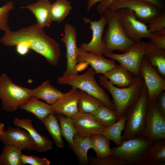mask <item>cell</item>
<instances>
[{
  "label": "cell",
  "instance_id": "cell-23",
  "mask_svg": "<svg viewBox=\"0 0 165 165\" xmlns=\"http://www.w3.org/2000/svg\"><path fill=\"white\" fill-rule=\"evenodd\" d=\"M32 96L38 99H42L47 103L52 105L63 94L53 86L48 79H46L41 85L31 89Z\"/></svg>",
  "mask_w": 165,
  "mask_h": 165
},
{
  "label": "cell",
  "instance_id": "cell-38",
  "mask_svg": "<svg viewBox=\"0 0 165 165\" xmlns=\"http://www.w3.org/2000/svg\"><path fill=\"white\" fill-rule=\"evenodd\" d=\"M21 161L22 165H49L50 163V161L46 158H40L34 155L23 154L21 155Z\"/></svg>",
  "mask_w": 165,
  "mask_h": 165
},
{
  "label": "cell",
  "instance_id": "cell-30",
  "mask_svg": "<svg viewBox=\"0 0 165 165\" xmlns=\"http://www.w3.org/2000/svg\"><path fill=\"white\" fill-rule=\"evenodd\" d=\"M21 151L14 146L4 145L0 155V165H22Z\"/></svg>",
  "mask_w": 165,
  "mask_h": 165
},
{
  "label": "cell",
  "instance_id": "cell-10",
  "mask_svg": "<svg viewBox=\"0 0 165 165\" xmlns=\"http://www.w3.org/2000/svg\"><path fill=\"white\" fill-rule=\"evenodd\" d=\"M124 8L134 12L139 20L145 24L160 14L159 8L145 0H115L106 9L116 11Z\"/></svg>",
  "mask_w": 165,
  "mask_h": 165
},
{
  "label": "cell",
  "instance_id": "cell-34",
  "mask_svg": "<svg viewBox=\"0 0 165 165\" xmlns=\"http://www.w3.org/2000/svg\"><path fill=\"white\" fill-rule=\"evenodd\" d=\"M147 59L151 64L157 68L158 73L165 77V50L151 55Z\"/></svg>",
  "mask_w": 165,
  "mask_h": 165
},
{
  "label": "cell",
  "instance_id": "cell-7",
  "mask_svg": "<svg viewBox=\"0 0 165 165\" xmlns=\"http://www.w3.org/2000/svg\"><path fill=\"white\" fill-rule=\"evenodd\" d=\"M31 90L15 84L6 73L0 75V99L6 112L16 111L32 96Z\"/></svg>",
  "mask_w": 165,
  "mask_h": 165
},
{
  "label": "cell",
  "instance_id": "cell-16",
  "mask_svg": "<svg viewBox=\"0 0 165 165\" xmlns=\"http://www.w3.org/2000/svg\"><path fill=\"white\" fill-rule=\"evenodd\" d=\"M80 94V90L73 87L67 92L64 93L51 105L54 113L72 118L78 112V103Z\"/></svg>",
  "mask_w": 165,
  "mask_h": 165
},
{
  "label": "cell",
  "instance_id": "cell-43",
  "mask_svg": "<svg viewBox=\"0 0 165 165\" xmlns=\"http://www.w3.org/2000/svg\"><path fill=\"white\" fill-rule=\"evenodd\" d=\"M104 0H88L87 2V12H89L92 7L96 3L102 2Z\"/></svg>",
  "mask_w": 165,
  "mask_h": 165
},
{
  "label": "cell",
  "instance_id": "cell-18",
  "mask_svg": "<svg viewBox=\"0 0 165 165\" xmlns=\"http://www.w3.org/2000/svg\"><path fill=\"white\" fill-rule=\"evenodd\" d=\"M103 54L83 51L79 47L77 63L90 64L94 70L95 74H102L110 70L117 65L115 60L105 58Z\"/></svg>",
  "mask_w": 165,
  "mask_h": 165
},
{
  "label": "cell",
  "instance_id": "cell-32",
  "mask_svg": "<svg viewBox=\"0 0 165 165\" xmlns=\"http://www.w3.org/2000/svg\"><path fill=\"white\" fill-rule=\"evenodd\" d=\"M92 114L96 120L105 127L109 126L119 119L115 110L104 105L99 107Z\"/></svg>",
  "mask_w": 165,
  "mask_h": 165
},
{
  "label": "cell",
  "instance_id": "cell-19",
  "mask_svg": "<svg viewBox=\"0 0 165 165\" xmlns=\"http://www.w3.org/2000/svg\"><path fill=\"white\" fill-rule=\"evenodd\" d=\"M14 125L25 130L29 133L35 145V150L39 153L46 152L53 149V143L46 137L39 134L32 125V121L29 119H20L15 117Z\"/></svg>",
  "mask_w": 165,
  "mask_h": 165
},
{
  "label": "cell",
  "instance_id": "cell-45",
  "mask_svg": "<svg viewBox=\"0 0 165 165\" xmlns=\"http://www.w3.org/2000/svg\"><path fill=\"white\" fill-rule=\"evenodd\" d=\"M1 43L2 42H1V41L0 40V52H1Z\"/></svg>",
  "mask_w": 165,
  "mask_h": 165
},
{
  "label": "cell",
  "instance_id": "cell-37",
  "mask_svg": "<svg viewBox=\"0 0 165 165\" xmlns=\"http://www.w3.org/2000/svg\"><path fill=\"white\" fill-rule=\"evenodd\" d=\"M88 163L91 165H126V162L112 156L104 158L88 155Z\"/></svg>",
  "mask_w": 165,
  "mask_h": 165
},
{
  "label": "cell",
  "instance_id": "cell-9",
  "mask_svg": "<svg viewBox=\"0 0 165 165\" xmlns=\"http://www.w3.org/2000/svg\"><path fill=\"white\" fill-rule=\"evenodd\" d=\"M150 141L165 139V117L158 109L156 101H149L145 127L141 136Z\"/></svg>",
  "mask_w": 165,
  "mask_h": 165
},
{
  "label": "cell",
  "instance_id": "cell-11",
  "mask_svg": "<svg viewBox=\"0 0 165 165\" xmlns=\"http://www.w3.org/2000/svg\"><path fill=\"white\" fill-rule=\"evenodd\" d=\"M117 10L124 31L129 38L136 42L143 38H149L151 33L149 32L147 26L137 19L134 12L126 8Z\"/></svg>",
  "mask_w": 165,
  "mask_h": 165
},
{
  "label": "cell",
  "instance_id": "cell-25",
  "mask_svg": "<svg viewBox=\"0 0 165 165\" xmlns=\"http://www.w3.org/2000/svg\"><path fill=\"white\" fill-rule=\"evenodd\" d=\"M38 99L32 96L19 108L33 114L42 122L48 115L55 114L53 112L51 105Z\"/></svg>",
  "mask_w": 165,
  "mask_h": 165
},
{
  "label": "cell",
  "instance_id": "cell-3",
  "mask_svg": "<svg viewBox=\"0 0 165 165\" xmlns=\"http://www.w3.org/2000/svg\"><path fill=\"white\" fill-rule=\"evenodd\" d=\"M102 15L105 18L108 27L102 40L105 45L104 54L119 50L123 53L128 50L135 43L127 36L123 29L117 10L106 9Z\"/></svg>",
  "mask_w": 165,
  "mask_h": 165
},
{
  "label": "cell",
  "instance_id": "cell-22",
  "mask_svg": "<svg viewBox=\"0 0 165 165\" xmlns=\"http://www.w3.org/2000/svg\"><path fill=\"white\" fill-rule=\"evenodd\" d=\"M165 165V139L155 141L147 149L142 165Z\"/></svg>",
  "mask_w": 165,
  "mask_h": 165
},
{
  "label": "cell",
  "instance_id": "cell-21",
  "mask_svg": "<svg viewBox=\"0 0 165 165\" xmlns=\"http://www.w3.org/2000/svg\"><path fill=\"white\" fill-rule=\"evenodd\" d=\"M112 84L120 88L128 87L134 82L135 78L133 74L121 64L103 74Z\"/></svg>",
  "mask_w": 165,
  "mask_h": 165
},
{
  "label": "cell",
  "instance_id": "cell-42",
  "mask_svg": "<svg viewBox=\"0 0 165 165\" xmlns=\"http://www.w3.org/2000/svg\"><path fill=\"white\" fill-rule=\"evenodd\" d=\"M15 46L16 52L20 55L24 56L26 55L30 50L27 44L24 42H20Z\"/></svg>",
  "mask_w": 165,
  "mask_h": 165
},
{
  "label": "cell",
  "instance_id": "cell-14",
  "mask_svg": "<svg viewBox=\"0 0 165 165\" xmlns=\"http://www.w3.org/2000/svg\"><path fill=\"white\" fill-rule=\"evenodd\" d=\"M83 20L86 23H89L90 28L92 31V37L89 43H81L79 48L85 51L104 54L105 49L102 36L104 28L107 24L105 18L102 15L98 20L91 21L90 19L86 17Z\"/></svg>",
  "mask_w": 165,
  "mask_h": 165
},
{
  "label": "cell",
  "instance_id": "cell-17",
  "mask_svg": "<svg viewBox=\"0 0 165 165\" xmlns=\"http://www.w3.org/2000/svg\"><path fill=\"white\" fill-rule=\"evenodd\" d=\"M72 118L77 133L82 136L101 134L106 128L91 113L78 112Z\"/></svg>",
  "mask_w": 165,
  "mask_h": 165
},
{
  "label": "cell",
  "instance_id": "cell-8",
  "mask_svg": "<svg viewBox=\"0 0 165 165\" xmlns=\"http://www.w3.org/2000/svg\"><path fill=\"white\" fill-rule=\"evenodd\" d=\"M154 142L141 137L123 141L119 145L111 148V156L124 161L126 165H142L147 149Z\"/></svg>",
  "mask_w": 165,
  "mask_h": 165
},
{
  "label": "cell",
  "instance_id": "cell-12",
  "mask_svg": "<svg viewBox=\"0 0 165 165\" xmlns=\"http://www.w3.org/2000/svg\"><path fill=\"white\" fill-rule=\"evenodd\" d=\"M140 75L146 86L149 101H156L159 95L165 90V79L144 58L142 62Z\"/></svg>",
  "mask_w": 165,
  "mask_h": 165
},
{
  "label": "cell",
  "instance_id": "cell-20",
  "mask_svg": "<svg viewBox=\"0 0 165 165\" xmlns=\"http://www.w3.org/2000/svg\"><path fill=\"white\" fill-rule=\"evenodd\" d=\"M51 4L49 0H38L21 8L28 9L31 11L36 18V24L43 28L50 27L52 21L50 12Z\"/></svg>",
  "mask_w": 165,
  "mask_h": 165
},
{
  "label": "cell",
  "instance_id": "cell-6",
  "mask_svg": "<svg viewBox=\"0 0 165 165\" xmlns=\"http://www.w3.org/2000/svg\"><path fill=\"white\" fill-rule=\"evenodd\" d=\"M162 50L150 41L145 42L141 40L135 42L128 50L122 54L112 52L104 55L111 59L118 61L134 76H138L140 75L143 59L147 58L151 55Z\"/></svg>",
  "mask_w": 165,
  "mask_h": 165
},
{
  "label": "cell",
  "instance_id": "cell-39",
  "mask_svg": "<svg viewBox=\"0 0 165 165\" xmlns=\"http://www.w3.org/2000/svg\"><path fill=\"white\" fill-rule=\"evenodd\" d=\"M115 0H104L98 5L97 7V10L99 14L102 15L104 10L108 6ZM152 3L159 9L162 7V4L160 0H145Z\"/></svg>",
  "mask_w": 165,
  "mask_h": 165
},
{
  "label": "cell",
  "instance_id": "cell-4",
  "mask_svg": "<svg viewBox=\"0 0 165 165\" xmlns=\"http://www.w3.org/2000/svg\"><path fill=\"white\" fill-rule=\"evenodd\" d=\"M95 74L94 70L91 67L81 75H62L57 78V82L59 84L69 85L84 91L97 98L105 106L115 110V105L108 95L96 81Z\"/></svg>",
  "mask_w": 165,
  "mask_h": 165
},
{
  "label": "cell",
  "instance_id": "cell-27",
  "mask_svg": "<svg viewBox=\"0 0 165 165\" xmlns=\"http://www.w3.org/2000/svg\"><path fill=\"white\" fill-rule=\"evenodd\" d=\"M127 119L126 113L116 122L106 127L101 134L113 141L117 146L119 145L122 142V133L124 129Z\"/></svg>",
  "mask_w": 165,
  "mask_h": 165
},
{
  "label": "cell",
  "instance_id": "cell-24",
  "mask_svg": "<svg viewBox=\"0 0 165 165\" xmlns=\"http://www.w3.org/2000/svg\"><path fill=\"white\" fill-rule=\"evenodd\" d=\"M90 137H83L77 133L75 136L73 143L68 145L77 157L80 165L88 164V152L91 148Z\"/></svg>",
  "mask_w": 165,
  "mask_h": 165
},
{
  "label": "cell",
  "instance_id": "cell-36",
  "mask_svg": "<svg viewBox=\"0 0 165 165\" xmlns=\"http://www.w3.org/2000/svg\"><path fill=\"white\" fill-rule=\"evenodd\" d=\"M14 8L13 2L9 1L0 7V30L4 32L10 30L8 25L10 12Z\"/></svg>",
  "mask_w": 165,
  "mask_h": 165
},
{
  "label": "cell",
  "instance_id": "cell-33",
  "mask_svg": "<svg viewBox=\"0 0 165 165\" xmlns=\"http://www.w3.org/2000/svg\"><path fill=\"white\" fill-rule=\"evenodd\" d=\"M56 116L60 122L62 136L68 145L72 144L75 136L77 133L72 118L62 114H57Z\"/></svg>",
  "mask_w": 165,
  "mask_h": 165
},
{
  "label": "cell",
  "instance_id": "cell-41",
  "mask_svg": "<svg viewBox=\"0 0 165 165\" xmlns=\"http://www.w3.org/2000/svg\"><path fill=\"white\" fill-rule=\"evenodd\" d=\"M156 102L158 108L161 114L165 117V91H162L157 97Z\"/></svg>",
  "mask_w": 165,
  "mask_h": 165
},
{
  "label": "cell",
  "instance_id": "cell-1",
  "mask_svg": "<svg viewBox=\"0 0 165 165\" xmlns=\"http://www.w3.org/2000/svg\"><path fill=\"white\" fill-rule=\"evenodd\" d=\"M0 40L6 46H16L24 42L30 49L43 56L51 65L56 66L58 64L61 55L58 43L45 33L43 28L36 24L18 31L5 32Z\"/></svg>",
  "mask_w": 165,
  "mask_h": 165
},
{
  "label": "cell",
  "instance_id": "cell-28",
  "mask_svg": "<svg viewBox=\"0 0 165 165\" xmlns=\"http://www.w3.org/2000/svg\"><path fill=\"white\" fill-rule=\"evenodd\" d=\"M91 148L95 152L96 157L104 158L111 156L110 140L102 134H97L90 136Z\"/></svg>",
  "mask_w": 165,
  "mask_h": 165
},
{
  "label": "cell",
  "instance_id": "cell-15",
  "mask_svg": "<svg viewBox=\"0 0 165 165\" xmlns=\"http://www.w3.org/2000/svg\"><path fill=\"white\" fill-rule=\"evenodd\" d=\"M0 141L4 145L13 146L21 150H35V143L29 133L18 127H8L0 135Z\"/></svg>",
  "mask_w": 165,
  "mask_h": 165
},
{
  "label": "cell",
  "instance_id": "cell-26",
  "mask_svg": "<svg viewBox=\"0 0 165 165\" xmlns=\"http://www.w3.org/2000/svg\"><path fill=\"white\" fill-rule=\"evenodd\" d=\"M55 115L54 114H49L44 118L42 122L43 123L56 146L59 148H63L64 143L57 119Z\"/></svg>",
  "mask_w": 165,
  "mask_h": 165
},
{
  "label": "cell",
  "instance_id": "cell-29",
  "mask_svg": "<svg viewBox=\"0 0 165 165\" xmlns=\"http://www.w3.org/2000/svg\"><path fill=\"white\" fill-rule=\"evenodd\" d=\"M80 91L77 106L79 112L93 114L99 107L104 105L93 96L83 91Z\"/></svg>",
  "mask_w": 165,
  "mask_h": 165
},
{
  "label": "cell",
  "instance_id": "cell-2",
  "mask_svg": "<svg viewBox=\"0 0 165 165\" xmlns=\"http://www.w3.org/2000/svg\"><path fill=\"white\" fill-rule=\"evenodd\" d=\"M99 82L100 86L111 94L113 99L112 102L119 119L137 100L144 83L143 78L140 75L135 76L133 83L127 87L120 88L116 86L103 75L99 76Z\"/></svg>",
  "mask_w": 165,
  "mask_h": 165
},
{
  "label": "cell",
  "instance_id": "cell-40",
  "mask_svg": "<svg viewBox=\"0 0 165 165\" xmlns=\"http://www.w3.org/2000/svg\"><path fill=\"white\" fill-rule=\"evenodd\" d=\"M149 39L150 42L159 48L165 50V35L157 33H151Z\"/></svg>",
  "mask_w": 165,
  "mask_h": 165
},
{
  "label": "cell",
  "instance_id": "cell-5",
  "mask_svg": "<svg viewBox=\"0 0 165 165\" xmlns=\"http://www.w3.org/2000/svg\"><path fill=\"white\" fill-rule=\"evenodd\" d=\"M149 102L145 84L139 97L127 109V119L122 135V141L141 137L144 129Z\"/></svg>",
  "mask_w": 165,
  "mask_h": 165
},
{
  "label": "cell",
  "instance_id": "cell-31",
  "mask_svg": "<svg viewBox=\"0 0 165 165\" xmlns=\"http://www.w3.org/2000/svg\"><path fill=\"white\" fill-rule=\"evenodd\" d=\"M72 6L67 0H57L51 3L50 12L52 21L60 23L70 13Z\"/></svg>",
  "mask_w": 165,
  "mask_h": 165
},
{
  "label": "cell",
  "instance_id": "cell-44",
  "mask_svg": "<svg viewBox=\"0 0 165 165\" xmlns=\"http://www.w3.org/2000/svg\"><path fill=\"white\" fill-rule=\"evenodd\" d=\"M4 124L2 123H0V135L2 134L5 131Z\"/></svg>",
  "mask_w": 165,
  "mask_h": 165
},
{
  "label": "cell",
  "instance_id": "cell-13",
  "mask_svg": "<svg viewBox=\"0 0 165 165\" xmlns=\"http://www.w3.org/2000/svg\"><path fill=\"white\" fill-rule=\"evenodd\" d=\"M64 35L61 40L64 43L66 50L67 67L63 75H77L78 70L76 60L78 47L76 44V30L72 25L67 23L64 25Z\"/></svg>",
  "mask_w": 165,
  "mask_h": 165
},
{
  "label": "cell",
  "instance_id": "cell-35",
  "mask_svg": "<svg viewBox=\"0 0 165 165\" xmlns=\"http://www.w3.org/2000/svg\"><path fill=\"white\" fill-rule=\"evenodd\" d=\"M148 22V29L150 33L165 35V13L160 14L150 19Z\"/></svg>",
  "mask_w": 165,
  "mask_h": 165
}]
</instances>
